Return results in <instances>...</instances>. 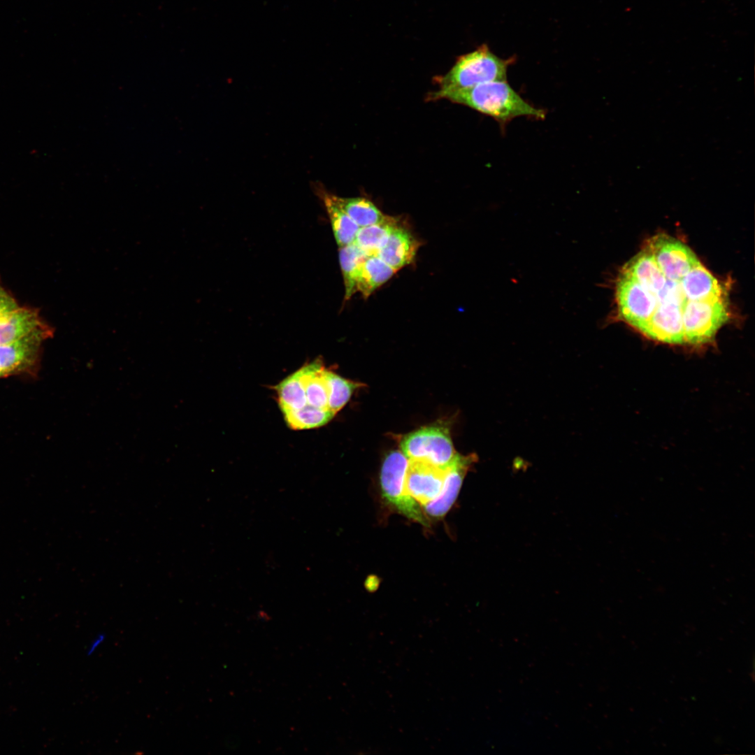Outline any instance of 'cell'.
Segmentation results:
<instances>
[{
  "label": "cell",
  "instance_id": "cell-1",
  "mask_svg": "<svg viewBox=\"0 0 755 755\" xmlns=\"http://www.w3.org/2000/svg\"><path fill=\"white\" fill-rule=\"evenodd\" d=\"M441 99L469 107L502 127L519 117L544 120L546 112L523 99L506 80H495L445 94Z\"/></svg>",
  "mask_w": 755,
  "mask_h": 755
},
{
  "label": "cell",
  "instance_id": "cell-2",
  "mask_svg": "<svg viewBox=\"0 0 755 755\" xmlns=\"http://www.w3.org/2000/svg\"><path fill=\"white\" fill-rule=\"evenodd\" d=\"M514 61V58H500L487 45H482L459 57L447 73L436 78L438 89L429 95V99L439 100L451 92L491 81L506 80L508 68Z\"/></svg>",
  "mask_w": 755,
  "mask_h": 755
},
{
  "label": "cell",
  "instance_id": "cell-3",
  "mask_svg": "<svg viewBox=\"0 0 755 755\" xmlns=\"http://www.w3.org/2000/svg\"><path fill=\"white\" fill-rule=\"evenodd\" d=\"M728 317L726 296L687 301L682 310L684 343L694 346L710 343Z\"/></svg>",
  "mask_w": 755,
  "mask_h": 755
},
{
  "label": "cell",
  "instance_id": "cell-4",
  "mask_svg": "<svg viewBox=\"0 0 755 755\" xmlns=\"http://www.w3.org/2000/svg\"><path fill=\"white\" fill-rule=\"evenodd\" d=\"M401 447L409 461L426 462L443 470L456 454L448 429L442 426H426L408 433L403 438Z\"/></svg>",
  "mask_w": 755,
  "mask_h": 755
},
{
  "label": "cell",
  "instance_id": "cell-5",
  "mask_svg": "<svg viewBox=\"0 0 755 755\" xmlns=\"http://www.w3.org/2000/svg\"><path fill=\"white\" fill-rule=\"evenodd\" d=\"M409 460L398 450L389 453L382 463L380 484L384 498L406 517L428 526L429 522L417 502L408 493L405 477Z\"/></svg>",
  "mask_w": 755,
  "mask_h": 755
},
{
  "label": "cell",
  "instance_id": "cell-6",
  "mask_svg": "<svg viewBox=\"0 0 755 755\" xmlns=\"http://www.w3.org/2000/svg\"><path fill=\"white\" fill-rule=\"evenodd\" d=\"M615 299L619 318L639 331L659 305L656 297L652 292L623 271L616 281Z\"/></svg>",
  "mask_w": 755,
  "mask_h": 755
},
{
  "label": "cell",
  "instance_id": "cell-7",
  "mask_svg": "<svg viewBox=\"0 0 755 755\" xmlns=\"http://www.w3.org/2000/svg\"><path fill=\"white\" fill-rule=\"evenodd\" d=\"M646 250L652 254L666 278L674 282H680L700 263L689 247L666 235L654 236L649 240Z\"/></svg>",
  "mask_w": 755,
  "mask_h": 755
},
{
  "label": "cell",
  "instance_id": "cell-8",
  "mask_svg": "<svg viewBox=\"0 0 755 755\" xmlns=\"http://www.w3.org/2000/svg\"><path fill=\"white\" fill-rule=\"evenodd\" d=\"M52 336L44 324L22 338L0 345V378L21 373L33 366L42 343Z\"/></svg>",
  "mask_w": 755,
  "mask_h": 755
},
{
  "label": "cell",
  "instance_id": "cell-9",
  "mask_svg": "<svg viewBox=\"0 0 755 755\" xmlns=\"http://www.w3.org/2000/svg\"><path fill=\"white\" fill-rule=\"evenodd\" d=\"M446 470L426 462L409 461L405 477L408 493L422 505L433 501L441 493Z\"/></svg>",
  "mask_w": 755,
  "mask_h": 755
},
{
  "label": "cell",
  "instance_id": "cell-10",
  "mask_svg": "<svg viewBox=\"0 0 755 755\" xmlns=\"http://www.w3.org/2000/svg\"><path fill=\"white\" fill-rule=\"evenodd\" d=\"M682 309L675 303H660L640 331L655 341L671 345L684 344Z\"/></svg>",
  "mask_w": 755,
  "mask_h": 755
},
{
  "label": "cell",
  "instance_id": "cell-11",
  "mask_svg": "<svg viewBox=\"0 0 755 755\" xmlns=\"http://www.w3.org/2000/svg\"><path fill=\"white\" fill-rule=\"evenodd\" d=\"M476 454L466 456L456 453L447 467L440 494L433 501L423 505L426 513L433 517H443L455 502L463 479L471 466L477 461Z\"/></svg>",
  "mask_w": 755,
  "mask_h": 755
},
{
  "label": "cell",
  "instance_id": "cell-12",
  "mask_svg": "<svg viewBox=\"0 0 755 755\" xmlns=\"http://www.w3.org/2000/svg\"><path fill=\"white\" fill-rule=\"evenodd\" d=\"M419 246V241L399 223L377 256L397 271L413 261Z\"/></svg>",
  "mask_w": 755,
  "mask_h": 755
},
{
  "label": "cell",
  "instance_id": "cell-13",
  "mask_svg": "<svg viewBox=\"0 0 755 755\" xmlns=\"http://www.w3.org/2000/svg\"><path fill=\"white\" fill-rule=\"evenodd\" d=\"M43 325L36 310L18 307L0 316V345L14 343Z\"/></svg>",
  "mask_w": 755,
  "mask_h": 755
},
{
  "label": "cell",
  "instance_id": "cell-14",
  "mask_svg": "<svg viewBox=\"0 0 755 755\" xmlns=\"http://www.w3.org/2000/svg\"><path fill=\"white\" fill-rule=\"evenodd\" d=\"M656 297L666 289L667 279L652 254L647 250L634 257L622 269Z\"/></svg>",
  "mask_w": 755,
  "mask_h": 755
},
{
  "label": "cell",
  "instance_id": "cell-15",
  "mask_svg": "<svg viewBox=\"0 0 755 755\" xmlns=\"http://www.w3.org/2000/svg\"><path fill=\"white\" fill-rule=\"evenodd\" d=\"M316 190L324 206L338 247L352 243L359 229V226L340 206L335 194L319 187Z\"/></svg>",
  "mask_w": 755,
  "mask_h": 755
},
{
  "label": "cell",
  "instance_id": "cell-16",
  "mask_svg": "<svg viewBox=\"0 0 755 755\" xmlns=\"http://www.w3.org/2000/svg\"><path fill=\"white\" fill-rule=\"evenodd\" d=\"M680 284L688 301L726 296L718 280L700 263L684 275Z\"/></svg>",
  "mask_w": 755,
  "mask_h": 755
},
{
  "label": "cell",
  "instance_id": "cell-17",
  "mask_svg": "<svg viewBox=\"0 0 755 755\" xmlns=\"http://www.w3.org/2000/svg\"><path fill=\"white\" fill-rule=\"evenodd\" d=\"M396 272L377 255L368 256L361 266L356 291L359 292L363 298L368 299Z\"/></svg>",
  "mask_w": 755,
  "mask_h": 755
},
{
  "label": "cell",
  "instance_id": "cell-18",
  "mask_svg": "<svg viewBox=\"0 0 755 755\" xmlns=\"http://www.w3.org/2000/svg\"><path fill=\"white\" fill-rule=\"evenodd\" d=\"M336 199L359 228L382 223L392 217L384 214L372 201L366 197H340L336 195Z\"/></svg>",
  "mask_w": 755,
  "mask_h": 755
},
{
  "label": "cell",
  "instance_id": "cell-19",
  "mask_svg": "<svg viewBox=\"0 0 755 755\" xmlns=\"http://www.w3.org/2000/svg\"><path fill=\"white\" fill-rule=\"evenodd\" d=\"M324 368L322 363L317 360L305 365L298 371L305 388L307 404L318 408L329 409Z\"/></svg>",
  "mask_w": 755,
  "mask_h": 755
},
{
  "label": "cell",
  "instance_id": "cell-20",
  "mask_svg": "<svg viewBox=\"0 0 755 755\" xmlns=\"http://www.w3.org/2000/svg\"><path fill=\"white\" fill-rule=\"evenodd\" d=\"M397 217L376 224L360 227L352 243L367 256L377 255L386 243L390 233L399 224Z\"/></svg>",
  "mask_w": 755,
  "mask_h": 755
},
{
  "label": "cell",
  "instance_id": "cell-21",
  "mask_svg": "<svg viewBox=\"0 0 755 755\" xmlns=\"http://www.w3.org/2000/svg\"><path fill=\"white\" fill-rule=\"evenodd\" d=\"M367 257L352 243L339 247L338 259L345 287L344 303L349 301L357 292L359 273Z\"/></svg>",
  "mask_w": 755,
  "mask_h": 755
},
{
  "label": "cell",
  "instance_id": "cell-22",
  "mask_svg": "<svg viewBox=\"0 0 755 755\" xmlns=\"http://www.w3.org/2000/svg\"><path fill=\"white\" fill-rule=\"evenodd\" d=\"M288 426L294 430L317 428L326 424L336 415L329 409L307 404L303 408L282 412Z\"/></svg>",
  "mask_w": 755,
  "mask_h": 755
},
{
  "label": "cell",
  "instance_id": "cell-23",
  "mask_svg": "<svg viewBox=\"0 0 755 755\" xmlns=\"http://www.w3.org/2000/svg\"><path fill=\"white\" fill-rule=\"evenodd\" d=\"M282 412L296 410L307 405L305 388L299 371L275 387Z\"/></svg>",
  "mask_w": 755,
  "mask_h": 755
},
{
  "label": "cell",
  "instance_id": "cell-24",
  "mask_svg": "<svg viewBox=\"0 0 755 755\" xmlns=\"http://www.w3.org/2000/svg\"><path fill=\"white\" fill-rule=\"evenodd\" d=\"M323 375L328 391L329 409L336 414L348 402L354 391L362 384L325 368Z\"/></svg>",
  "mask_w": 755,
  "mask_h": 755
},
{
  "label": "cell",
  "instance_id": "cell-25",
  "mask_svg": "<svg viewBox=\"0 0 755 755\" xmlns=\"http://www.w3.org/2000/svg\"><path fill=\"white\" fill-rule=\"evenodd\" d=\"M18 308L15 299L0 285V316Z\"/></svg>",
  "mask_w": 755,
  "mask_h": 755
}]
</instances>
